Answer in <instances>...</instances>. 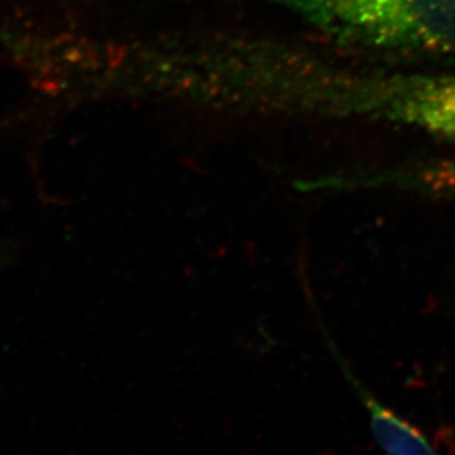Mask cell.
I'll return each instance as SVG.
<instances>
[{
    "label": "cell",
    "instance_id": "obj_1",
    "mask_svg": "<svg viewBox=\"0 0 455 455\" xmlns=\"http://www.w3.org/2000/svg\"><path fill=\"white\" fill-rule=\"evenodd\" d=\"M302 92L313 116L385 121L455 142V74L361 67L318 52Z\"/></svg>",
    "mask_w": 455,
    "mask_h": 455
},
{
    "label": "cell",
    "instance_id": "obj_2",
    "mask_svg": "<svg viewBox=\"0 0 455 455\" xmlns=\"http://www.w3.org/2000/svg\"><path fill=\"white\" fill-rule=\"evenodd\" d=\"M344 48L455 56V0H270Z\"/></svg>",
    "mask_w": 455,
    "mask_h": 455
},
{
    "label": "cell",
    "instance_id": "obj_3",
    "mask_svg": "<svg viewBox=\"0 0 455 455\" xmlns=\"http://www.w3.org/2000/svg\"><path fill=\"white\" fill-rule=\"evenodd\" d=\"M345 189H396L436 199H455V161L411 164L378 172H348Z\"/></svg>",
    "mask_w": 455,
    "mask_h": 455
},
{
    "label": "cell",
    "instance_id": "obj_4",
    "mask_svg": "<svg viewBox=\"0 0 455 455\" xmlns=\"http://www.w3.org/2000/svg\"><path fill=\"white\" fill-rule=\"evenodd\" d=\"M340 361L356 395L369 412L370 429L379 447L391 454H432L435 451L429 438L419 427L408 423L403 417L392 411L391 408L383 405L376 396L371 395L356 380L355 376L349 373L344 360Z\"/></svg>",
    "mask_w": 455,
    "mask_h": 455
}]
</instances>
